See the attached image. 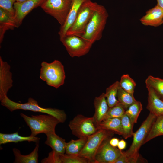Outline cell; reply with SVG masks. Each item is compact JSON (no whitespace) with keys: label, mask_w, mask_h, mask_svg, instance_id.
I'll return each instance as SVG.
<instances>
[{"label":"cell","mask_w":163,"mask_h":163,"mask_svg":"<svg viewBox=\"0 0 163 163\" xmlns=\"http://www.w3.org/2000/svg\"><path fill=\"white\" fill-rule=\"evenodd\" d=\"M88 137L79 138L78 139H71L66 142V154L72 155H78L85 146Z\"/></svg>","instance_id":"603a6c76"},{"label":"cell","mask_w":163,"mask_h":163,"mask_svg":"<svg viewBox=\"0 0 163 163\" xmlns=\"http://www.w3.org/2000/svg\"><path fill=\"white\" fill-rule=\"evenodd\" d=\"M68 126L73 135L78 138L88 137L98 130L93 117H87L80 114L71 120Z\"/></svg>","instance_id":"9c48e42d"},{"label":"cell","mask_w":163,"mask_h":163,"mask_svg":"<svg viewBox=\"0 0 163 163\" xmlns=\"http://www.w3.org/2000/svg\"><path fill=\"white\" fill-rule=\"evenodd\" d=\"M119 141V139L117 138H111L109 140V142L112 146L116 147L118 145Z\"/></svg>","instance_id":"8d00e7d4"},{"label":"cell","mask_w":163,"mask_h":163,"mask_svg":"<svg viewBox=\"0 0 163 163\" xmlns=\"http://www.w3.org/2000/svg\"><path fill=\"white\" fill-rule=\"evenodd\" d=\"M108 14L105 8L99 4L81 37L93 44L101 38Z\"/></svg>","instance_id":"3957f363"},{"label":"cell","mask_w":163,"mask_h":163,"mask_svg":"<svg viewBox=\"0 0 163 163\" xmlns=\"http://www.w3.org/2000/svg\"><path fill=\"white\" fill-rule=\"evenodd\" d=\"M126 141L123 139H121L119 141L117 146L119 150L122 151L126 148Z\"/></svg>","instance_id":"d590c367"},{"label":"cell","mask_w":163,"mask_h":163,"mask_svg":"<svg viewBox=\"0 0 163 163\" xmlns=\"http://www.w3.org/2000/svg\"><path fill=\"white\" fill-rule=\"evenodd\" d=\"M98 5L91 0L85 2L81 6L73 24L66 35H74L81 37Z\"/></svg>","instance_id":"8992f818"},{"label":"cell","mask_w":163,"mask_h":163,"mask_svg":"<svg viewBox=\"0 0 163 163\" xmlns=\"http://www.w3.org/2000/svg\"><path fill=\"white\" fill-rule=\"evenodd\" d=\"M117 99L126 110L137 101L134 97L133 94L126 91L120 87L117 94Z\"/></svg>","instance_id":"4316f807"},{"label":"cell","mask_w":163,"mask_h":163,"mask_svg":"<svg viewBox=\"0 0 163 163\" xmlns=\"http://www.w3.org/2000/svg\"><path fill=\"white\" fill-rule=\"evenodd\" d=\"M140 21L145 26H159L163 24V10L156 5L147 11Z\"/></svg>","instance_id":"5bb4252c"},{"label":"cell","mask_w":163,"mask_h":163,"mask_svg":"<svg viewBox=\"0 0 163 163\" xmlns=\"http://www.w3.org/2000/svg\"><path fill=\"white\" fill-rule=\"evenodd\" d=\"M145 83L146 85L152 87L163 101V79L149 75L145 80Z\"/></svg>","instance_id":"484cf974"},{"label":"cell","mask_w":163,"mask_h":163,"mask_svg":"<svg viewBox=\"0 0 163 163\" xmlns=\"http://www.w3.org/2000/svg\"><path fill=\"white\" fill-rule=\"evenodd\" d=\"M162 135H163V116H160L157 117L144 144L156 137Z\"/></svg>","instance_id":"cb8c5ba5"},{"label":"cell","mask_w":163,"mask_h":163,"mask_svg":"<svg viewBox=\"0 0 163 163\" xmlns=\"http://www.w3.org/2000/svg\"><path fill=\"white\" fill-rule=\"evenodd\" d=\"M111 138L106 139L101 144L95 154L94 163H115L122 155V151L110 144Z\"/></svg>","instance_id":"8fae6325"},{"label":"cell","mask_w":163,"mask_h":163,"mask_svg":"<svg viewBox=\"0 0 163 163\" xmlns=\"http://www.w3.org/2000/svg\"><path fill=\"white\" fill-rule=\"evenodd\" d=\"M42 163H62L61 154L52 151L48 154V156L41 161Z\"/></svg>","instance_id":"836d02e7"},{"label":"cell","mask_w":163,"mask_h":163,"mask_svg":"<svg viewBox=\"0 0 163 163\" xmlns=\"http://www.w3.org/2000/svg\"><path fill=\"white\" fill-rule=\"evenodd\" d=\"M60 40L72 57H80L86 55L93 44L82 37L74 35H66Z\"/></svg>","instance_id":"30bf717a"},{"label":"cell","mask_w":163,"mask_h":163,"mask_svg":"<svg viewBox=\"0 0 163 163\" xmlns=\"http://www.w3.org/2000/svg\"><path fill=\"white\" fill-rule=\"evenodd\" d=\"M10 65L0 56V100L7 96L9 90L13 86L12 74Z\"/></svg>","instance_id":"7c38bea8"},{"label":"cell","mask_w":163,"mask_h":163,"mask_svg":"<svg viewBox=\"0 0 163 163\" xmlns=\"http://www.w3.org/2000/svg\"><path fill=\"white\" fill-rule=\"evenodd\" d=\"M114 133L104 129L98 130L93 134L88 136L86 144L78 156L88 160L89 163H94L95 154L103 142L111 138Z\"/></svg>","instance_id":"52a82bcc"},{"label":"cell","mask_w":163,"mask_h":163,"mask_svg":"<svg viewBox=\"0 0 163 163\" xmlns=\"http://www.w3.org/2000/svg\"><path fill=\"white\" fill-rule=\"evenodd\" d=\"M158 6L159 7L163 10V0H156Z\"/></svg>","instance_id":"74e56055"},{"label":"cell","mask_w":163,"mask_h":163,"mask_svg":"<svg viewBox=\"0 0 163 163\" xmlns=\"http://www.w3.org/2000/svg\"><path fill=\"white\" fill-rule=\"evenodd\" d=\"M120 87L126 91L133 94L136 84L128 74H123L119 82Z\"/></svg>","instance_id":"f546056e"},{"label":"cell","mask_w":163,"mask_h":163,"mask_svg":"<svg viewBox=\"0 0 163 163\" xmlns=\"http://www.w3.org/2000/svg\"><path fill=\"white\" fill-rule=\"evenodd\" d=\"M36 146L33 150L27 155H23L20 151L16 148L13 149L15 156L14 163H38V162L39 143H36Z\"/></svg>","instance_id":"7402d4cb"},{"label":"cell","mask_w":163,"mask_h":163,"mask_svg":"<svg viewBox=\"0 0 163 163\" xmlns=\"http://www.w3.org/2000/svg\"><path fill=\"white\" fill-rule=\"evenodd\" d=\"M115 163H129L128 159L123 152L122 155L117 159Z\"/></svg>","instance_id":"e575fe53"},{"label":"cell","mask_w":163,"mask_h":163,"mask_svg":"<svg viewBox=\"0 0 163 163\" xmlns=\"http://www.w3.org/2000/svg\"><path fill=\"white\" fill-rule=\"evenodd\" d=\"M119 87V82L116 81L106 89L105 95L109 107L119 103L117 99V94Z\"/></svg>","instance_id":"d4e9b609"},{"label":"cell","mask_w":163,"mask_h":163,"mask_svg":"<svg viewBox=\"0 0 163 163\" xmlns=\"http://www.w3.org/2000/svg\"><path fill=\"white\" fill-rule=\"evenodd\" d=\"M27 0H16V2L21 3L26 1Z\"/></svg>","instance_id":"f35d334b"},{"label":"cell","mask_w":163,"mask_h":163,"mask_svg":"<svg viewBox=\"0 0 163 163\" xmlns=\"http://www.w3.org/2000/svg\"><path fill=\"white\" fill-rule=\"evenodd\" d=\"M40 139V138L36 136H21L18 134V132L11 134L0 133V145L10 142L18 143L24 141L29 142H33L37 143H39Z\"/></svg>","instance_id":"ffe728a7"},{"label":"cell","mask_w":163,"mask_h":163,"mask_svg":"<svg viewBox=\"0 0 163 163\" xmlns=\"http://www.w3.org/2000/svg\"><path fill=\"white\" fill-rule=\"evenodd\" d=\"M16 2V0H0V8L14 16L15 10L14 5Z\"/></svg>","instance_id":"d6a6232c"},{"label":"cell","mask_w":163,"mask_h":163,"mask_svg":"<svg viewBox=\"0 0 163 163\" xmlns=\"http://www.w3.org/2000/svg\"><path fill=\"white\" fill-rule=\"evenodd\" d=\"M98 130L104 129L113 132L114 133L122 135L123 132L120 118H113L105 119L97 126Z\"/></svg>","instance_id":"44dd1931"},{"label":"cell","mask_w":163,"mask_h":163,"mask_svg":"<svg viewBox=\"0 0 163 163\" xmlns=\"http://www.w3.org/2000/svg\"><path fill=\"white\" fill-rule=\"evenodd\" d=\"M45 0H28L21 3L15 2L14 3V17L18 27L26 15L33 9L41 6Z\"/></svg>","instance_id":"4fadbf2b"},{"label":"cell","mask_w":163,"mask_h":163,"mask_svg":"<svg viewBox=\"0 0 163 163\" xmlns=\"http://www.w3.org/2000/svg\"><path fill=\"white\" fill-rule=\"evenodd\" d=\"M88 0H72L71 8L64 24L61 26L58 34L60 40L66 35V33L73 24L82 4Z\"/></svg>","instance_id":"9a60e30c"},{"label":"cell","mask_w":163,"mask_h":163,"mask_svg":"<svg viewBox=\"0 0 163 163\" xmlns=\"http://www.w3.org/2000/svg\"><path fill=\"white\" fill-rule=\"evenodd\" d=\"M125 111L126 110L123 106L119 103L109 108L104 120L109 118H120L125 113Z\"/></svg>","instance_id":"4dcf8cb0"},{"label":"cell","mask_w":163,"mask_h":163,"mask_svg":"<svg viewBox=\"0 0 163 163\" xmlns=\"http://www.w3.org/2000/svg\"><path fill=\"white\" fill-rule=\"evenodd\" d=\"M157 117L150 113L139 129L134 133L132 143L129 148L124 153L128 159L129 163L145 162V159L140 156L139 150L144 144L150 129Z\"/></svg>","instance_id":"6da1fadb"},{"label":"cell","mask_w":163,"mask_h":163,"mask_svg":"<svg viewBox=\"0 0 163 163\" xmlns=\"http://www.w3.org/2000/svg\"><path fill=\"white\" fill-rule=\"evenodd\" d=\"M120 119L123 132L122 136L124 139H127L133 135L134 124L129 116L125 113Z\"/></svg>","instance_id":"83f0119b"},{"label":"cell","mask_w":163,"mask_h":163,"mask_svg":"<svg viewBox=\"0 0 163 163\" xmlns=\"http://www.w3.org/2000/svg\"><path fill=\"white\" fill-rule=\"evenodd\" d=\"M40 78L49 86L58 88L63 85L66 78L64 67L59 60L50 63L43 62L41 64Z\"/></svg>","instance_id":"5b68a950"},{"label":"cell","mask_w":163,"mask_h":163,"mask_svg":"<svg viewBox=\"0 0 163 163\" xmlns=\"http://www.w3.org/2000/svg\"><path fill=\"white\" fill-rule=\"evenodd\" d=\"M46 135V139L45 144L50 146L52 150L60 154H65L66 145L65 140L56 135L55 133H49Z\"/></svg>","instance_id":"d6986e66"},{"label":"cell","mask_w":163,"mask_h":163,"mask_svg":"<svg viewBox=\"0 0 163 163\" xmlns=\"http://www.w3.org/2000/svg\"><path fill=\"white\" fill-rule=\"evenodd\" d=\"M31 131L30 136H36L40 133L45 134L55 133V128L60 121L54 116L48 114L31 115L29 117L22 113H20Z\"/></svg>","instance_id":"277c9868"},{"label":"cell","mask_w":163,"mask_h":163,"mask_svg":"<svg viewBox=\"0 0 163 163\" xmlns=\"http://www.w3.org/2000/svg\"><path fill=\"white\" fill-rule=\"evenodd\" d=\"M0 101L1 105L5 107L11 112L17 110H23L44 113L54 116L62 123H64L67 119L66 114L63 110L54 108L41 107L36 100L31 97L29 98L27 102L24 103H20L13 101L7 96Z\"/></svg>","instance_id":"7a4b0ae2"},{"label":"cell","mask_w":163,"mask_h":163,"mask_svg":"<svg viewBox=\"0 0 163 163\" xmlns=\"http://www.w3.org/2000/svg\"><path fill=\"white\" fill-rule=\"evenodd\" d=\"M14 16L0 8V43L3 41L5 33L9 30L18 28Z\"/></svg>","instance_id":"ac0fdd59"},{"label":"cell","mask_w":163,"mask_h":163,"mask_svg":"<svg viewBox=\"0 0 163 163\" xmlns=\"http://www.w3.org/2000/svg\"><path fill=\"white\" fill-rule=\"evenodd\" d=\"M148 91L147 109L156 117L163 116V101L151 87L146 85Z\"/></svg>","instance_id":"2e32d148"},{"label":"cell","mask_w":163,"mask_h":163,"mask_svg":"<svg viewBox=\"0 0 163 163\" xmlns=\"http://www.w3.org/2000/svg\"><path fill=\"white\" fill-rule=\"evenodd\" d=\"M72 0H45L40 7L47 14L55 18L62 26L70 11Z\"/></svg>","instance_id":"ba28073f"},{"label":"cell","mask_w":163,"mask_h":163,"mask_svg":"<svg viewBox=\"0 0 163 163\" xmlns=\"http://www.w3.org/2000/svg\"><path fill=\"white\" fill-rule=\"evenodd\" d=\"M94 104L95 113L93 117L97 126L103 120L109 108L105 96V93H102L100 96L95 97Z\"/></svg>","instance_id":"e0dca14e"},{"label":"cell","mask_w":163,"mask_h":163,"mask_svg":"<svg viewBox=\"0 0 163 163\" xmlns=\"http://www.w3.org/2000/svg\"><path fill=\"white\" fill-rule=\"evenodd\" d=\"M142 110V103L137 101L126 110L125 113L129 116L134 124L137 123L139 115Z\"/></svg>","instance_id":"f1b7e54d"},{"label":"cell","mask_w":163,"mask_h":163,"mask_svg":"<svg viewBox=\"0 0 163 163\" xmlns=\"http://www.w3.org/2000/svg\"><path fill=\"white\" fill-rule=\"evenodd\" d=\"M62 163H89L87 159L78 155L61 154Z\"/></svg>","instance_id":"1f68e13d"}]
</instances>
